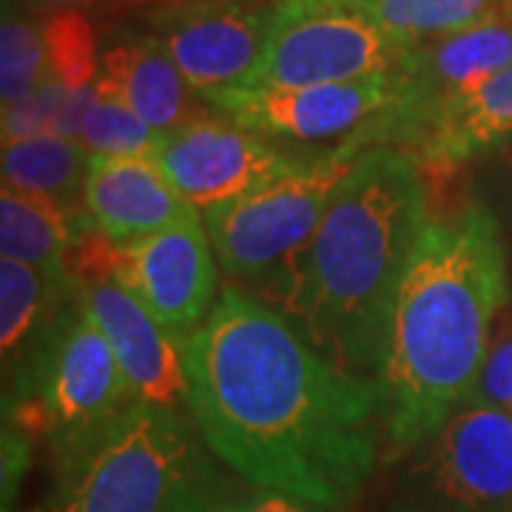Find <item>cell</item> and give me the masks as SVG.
<instances>
[{"label": "cell", "instance_id": "e0dca14e", "mask_svg": "<svg viewBox=\"0 0 512 512\" xmlns=\"http://www.w3.org/2000/svg\"><path fill=\"white\" fill-rule=\"evenodd\" d=\"M512 143V63L476 89L441 106L410 146L413 157L436 174H450L476 157Z\"/></svg>", "mask_w": 512, "mask_h": 512}, {"label": "cell", "instance_id": "7c38bea8", "mask_svg": "<svg viewBox=\"0 0 512 512\" xmlns=\"http://www.w3.org/2000/svg\"><path fill=\"white\" fill-rule=\"evenodd\" d=\"M114 274L180 345L200 328L217 302V254L205 222L197 217L157 234L114 242Z\"/></svg>", "mask_w": 512, "mask_h": 512}, {"label": "cell", "instance_id": "3957f363", "mask_svg": "<svg viewBox=\"0 0 512 512\" xmlns=\"http://www.w3.org/2000/svg\"><path fill=\"white\" fill-rule=\"evenodd\" d=\"M507 296L501 225L484 205L427 222L390 313L379 373L390 450L421 447L473 396Z\"/></svg>", "mask_w": 512, "mask_h": 512}, {"label": "cell", "instance_id": "83f0119b", "mask_svg": "<svg viewBox=\"0 0 512 512\" xmlns=\"http://www.w3.org/2000/svg\"><path fill=\"white\" fill-rule=\"evenodd\" d=\"M220 512H330L316 507L311 501L293 498L285 493H271V490H259L251 498H239V501H228Z\"/></svg>", "mask_w": 512, "mask_h": 512}, {"label": "cell", "instance_id": "8992f818", "mask_svg": "<svg viewBox=\"0 0 512 512\" xmlns=\"http://www.w3.org/2000/svg\"><path fill=\"white\" fill-rule=\"evenodd\" d=\"M362 151H313L308 163L254 194L202 214L222 274L245 288L276 291L308 248L330 197Z\"/></svg>", "mask_w": 512, "mask_h": 512}, {"label": "cell", "instance_id": "4dcf8cb0", "mask_svg": "<svg viewBox=\"0 0 512 512\" xmlns=\"http://www.w3.org/2000/svg\"><path fill=\"white\" fill-rule=\"evenodd\" d=\"M18 9V6H26V0H3V9Z\"/></svg>", "mask_w": 512, "mask_h": 512}, {"label": "cell", "instance_id": "f1b7e54d", "mask_svg": "<svg viewBox=\"0 0 512 512\" xmlns=\"http://www.w3.org/2000/svg\"><path fill=\"white\" fill-rule=\"evenodd\" d=\"M29 9L37 12H92V9H109L111 0H26Z\"/></svg>", "mask_w": 512, "mask_h": 512}, {"label": "cell", "instance_id": "4fadbf2b", "mask_svg": "<svg viewBox=\"0 0 512 512\" xmlns=\"http://www.w3.org/2000/svg\"><path fill=\"white\" fill-rule=\"evenodd\" d=\"M512 63V12L493 15L453 35L424 40L399 69L402 103L390 114V146L410 151L433 114Z\"/></svg>", "mask_w": 512, "mask_h": 512}, {"label": "cell", "instance_id": "52a82bcc", "mask_svg": "<svg viewBox=\"0 0 512 512\" xmlns=\"http://www.w3.org/2000/svg\"><path fill=\"white\" fill-rule=\"evenodd\" d=\"M410 46L359 0H274L271 32L248 89H305L402 69Z\"/></svg>", "mask_w": 512, "mask_h": 512}, {"label": "cell", "instance_id": "2e32d148", "mask_svg": "<svg viewBox=\"0 0 512 512\" xmlns=\"http://www.w3.org/2000/svg\"><path fill=\"white\" fill-rule=\"evenodd\" d=\"M97 92L123 100L148 126L171 134L202 117L200 94L185 83L177 63L148 32H120L100 57Z\"/></svg>", "mask_w": 512, "mask_h": 512}, {"label": "cell", "instance_id": "5bb4252c", "mask_svg": "<svg viewBox=\"0 0 512 512\" xmlns=\"http://www.w3.org/2000/svg\"><path fill=\"white\" fill-rule=\"evenodd\" d=\"M77 299L103 330L137 402L180 410L188 407L183 345L143 308V302L109 271L77 276Z\"/></svg>", "mask_w": 512, "mask_h": 512}, {"label": "cell", "instance_id": "7402d4cb", "mask_svg": "<svg viewBox=\"0 0 512 512\" xmlns=\"http://www.w3.org/2000/svg\"><path fill=\"white\" fill-rule=\"evenodd\" d=\"M97 86L69 89L49 77L35 92L15 106L3 109V143L29 137H74L80 134L83 117L97 100Z\"/></svg>", "mask_w": 512, "mask_h": 512}, {"label": "cell", "instance_id": "ac0fdd59", "mask_svg": "<svg viewBox=\"0 0 512 512\" xmlns=\"http://www.w3.org/2000/svg\"><path fill=\"white\" fill-rule=\"evenodd\" d=\"M86 214V211H83ZM55 202L3 185L0 191V251L6 259L32 265L57 288L74 291L69 279V245L74 220Z\"/></svg>", "mask_w": 512, "mask_h": 512}, {"label": "cell", "instance_id": "9c48e42d", "mask_svg": "<svg viewBox=\"0 0 512 512\" xmlns=\"http://www.w3.org/2000/svg\"><path fill=\"white\" fill-rule=\"evenodd\" d=\"M421 512H512V413L467 399L419 447L410 470Z\"/></svg>", "mask_w": 512, "mask_h": 512}, {"label": "cell", "instance_id": "8fae6325", "mask_svg": "<svg viewBox=\"0 0 512 512\" xmlns=\"http://www.w3.org/2000/svg\"><path fill=\"white\" fill-rule=\"evenodd\" d=\"M308 157L311 154L282 148L251 128L211 114L165 134L154 154L165 180L202 214L254 194L308 163Z\"/></svg>", "mask_w": 512, "mask_h": 512}, {"label": "cell", "instance_id": "9a60e30c", "mask_svg": "<svg viewBox=\"0 0 512 512\" xmlns=\"http://www.w3.org/2000/svg\"><path fill=\"white\" fill-rule=\"evenodd\" d=\"M83 211L111 242L148 237L200 214L165 180L154 157L100 154L89 160Z\"/></svg>", "mask_w": 512, "mask_h": 512}, {"label": "cell", "instance_id": "484cf974", "mask_svg": "<svg viewBox=\"0 0 512 512\" xmlns=\"http://www.w3.org/2000/svg\"><path fill=\"white\" fill-rule=\"evenodd\" d=\"M470 399L495 404V407H504L512 413V339L501 342L487 356Z\"/></svg>", "mask_w": 512, "mask_h": 512}, {"label": "cell", "instance_id": "ba28073f", "mask_svg": "<svg viewBox=\"0 0 512 512\" xmlns=\"http://www.w3.org/2000/svg\"><path fill=\"white\" fill-rule=\"evenodd\" d=\"M402 103L399 72L305 89H239L208 106L268 140L302 146H382L387 114Z\"/></svg>", "mask_w": 512, "mask_h": 512}, {"label": "cell", "instance_id": "cb8c5ba5", "mask_svg": "<svg viewBox=\"0 0 512 512\" xmlns=\"http://www.w3.org/2000/svg\"><path fill=\"white\" fill-rule=\"evenodd\" d=\"M43 40L49 57V77L69 89L97 83L103 52L97 46V32L86 12H49L43 20Z\"/></svg>", "mask_w": 512, "mask_h": 512}, {"label": "cell", "instance_id": "30bf717a", "mask_svg": "<svg viewBox=\"0 0 512 512\" xmlns=\"http://www.w3.org/2000/svg\"><path fill=\"white\" fill-rule=\"evenodd\" d=\"M274 0H171L143 15L185 83L208 106L214 97L248 89L262 63Z\"/></svg>", "mask_w": 512, "mask_h": 512}, {"label": "cell", "instance_id": "5b68a950", "mask_svg": "<svg viewBox=\"0 0 512 512\" xmlns=\"http://www.w3.org/2000/svg\"><path fill=\"white\" fill-rule=\"evenodd\" d=\"M134 402L109 339L72 293L12 370L6 424H15L29 439H46L60 458L106 430Z\"/></svg>", "mask_w": 512, "mask_h": 512}, {"label": "cell", "instance_id": "d4e9b609", "mask_svg": "<svg viewBox=\"0 0 512 512\" xmlns=\"http://www.w3.org/2000/svg\"><path fill=\"white\" fill-rule=\"evenodd\" d=\"M77 140L100 157H154L163 134L148 126L123 100L97 94L92 109L83 117Z\"/></svg>", "mask_w": 512, "mask_h": 512}, {"label": "cell", "instance_id": "277c9868", "mask_svg": "<svg viewBox=\"0 0 512 512\" xmlns=\"http://www.w3.org/2000/svg\"><path fill=\"white\" fill-rule=\"evenodd\" d=\"M225 481L200 430L134 402L97 436L57 458L46 512H220Z\"/></svg>", "mask_w": 512, "mask_h": 512}, {"label": "cell", "instance_id": "f546056e", "mask_svg": "<svg viewBox=\"0 0 512 512\" xmlns=\"http://www.w3.org/2000/svg\"><path fill=\"white\" fill-rule=\"evenodd\" d=\"M163 3H171V0H111L109 12H123V9H146V6H163Z\"/></svg>", "mask_w": 512, "mask_h": 512}, {"label": "cell", "instance_id": "603a6c76", "mask_svg": "<svg viewBox=\"0 0 512 512\" xmlns=\"http://www.w3.org/2000/svg\"><path fill=\"white\" fill-rule=\"evenodd\" d=\"M49 80L43 23L20 12H3L0 23V97L3 109L15 106Z\"/></svg>", "mask_w": 512, "mask_h": 512}, {"label": "cell", "instance_id": "1f68e13d", "mask_svg": "<svg viewBox=\"0 0 512 512\" xmlns=\"http://www.w3.org/2000/svg\"><path fill=\"white\" fill-rule=\"evenodd\" d=\"M396 512H421V510H416V507H402V510H396Z\"/></svg>", "mask_w": 512, "mask_h": 512}, {"label": "cell", "instance_id": "7a4b0ae2", "mask_svg": "<svg viewBox=\"0 0 512 512\" xmlns=\"http://www.w3.org/2000/svg\"><path fill=\"white\" fill-rule=\"evenodd\" d=\"M427 222L419 160L396 146L367 148L276 288L279 311L348 376L379 387L390 313Z\"/></svg>", "mask_w": 512, "mask_h": 512}, {"label": "cell", "instance_id": "d6986e66", "mask_svg": "<svg viewBox=\"0 0 512 512\" xmlns=\"http://www.w3.org/2000/svg\"><path fill=\"white\" fill-rule=\"evenodd\" d=\"M92 151L74 137H29L3 143V185L55 202L66 214H83Z\"/></svg>", "mask_w": 512, "mask_h": 512}, {"label": "cell", "instance_id": "6da1fadb", "mask_svg": "<svg viewBox=\"0 0 512 512\" xmlns=\"http://www.w3.org/2000/svg\"><path fill=\"white\" fill-rule=\"evenodd\" d=\"M188 410L256 490L348 512L373 476L382 393L313 348L285 313L225 285L183 342Z\"/></svg>", "mask_w": 512, "mask_h": 512}, {"label": "cell", "instance_id": "4316f807", "mask_svg": "<svg viewBox=\"0 0 512 512\" xmlns=\"http://www.w3.org/2000/svg\"><path fill=\"white\" fill-rule=\"evenodd\" d=\"M484 185H487L484 208L498 220V225L504 222L507 228H512V151H507V157L501 160L493 174H487Z\"/></svg>", "mask_w": 512, "mask_h": 512}, {"label": "cell", "instance_id": "ffe728a7", "mask_svg": "<svg viewBox=\"0 0 512 512\" xmlns=\"http://www.w3.org/2000/svg\"><path fill=\"white\" fill-rule=\"evenodd\" d=\"M72 293L52 285L32 265L6 256L0 259V348L6 376L35 348Z\"/></svg>", "mask_w": 512, "mask_h": 512}, {"label": "cell", "instance_id": "44dd1931", "mask_svg": "<svg viewBox=\"0 0 512 512\" xmlns=\"http://www.w3.org/2000/svg\"><path fill=\"white\" fill-rule=\"evenodd\" d=\"M393 37L410 49L453 35L498 9V0H359Z\"/></svg>", "mask_w": 512, "mask_h": 512}]
</instances>
